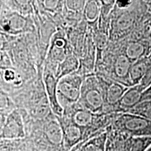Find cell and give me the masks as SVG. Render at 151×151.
<instances>
[{
    "label": "cell",
    "mask_w": 151,
    "mask_h": 151,
    "mask_svg": "<svg viewBox=\"0 0 151 151\" xmlns=\"http://www.w3.org/2000/svg\"><path fill=\"white\" fill-rule=\"evenodd\" d=\"M16 73L13 69H6L3 73V79L6 83H15L16 81Z\"/></svg>",
    "instance_id": "cell-26"
},
{
    "label": "cell",
    "mask_w": 151,
    "mask_h": 151,
    "mask_svg": "<svg viewBox=\"0 0 151 151\" xmlns=\"http://www.w3.org/2000/svg\"><path fill=\"white\" fill-rule=\"evenodd\" d=\"M109 134L114 140L117 151H146L151 146L150 137H132L114 131Z\"/></svg>",
    "instance_id": "cell-7"
},
{
    "label": "cell",
    "mask_w": 151,
    "mask_h": 151,
    "mask_svg": "<svg viewBox=\"0 0 151 151\" xmlns=\"http://www.w3.org/2000/svg\"><path fill=\"white\" fill-rule=\"evenodd\" d=\"M122 52L134 64L150 53L151 41L149 39L143 40L128 39L124 43Z\"/></svg>",
    "instance_id": "cell-10"
},
{
    "label": "cell",
    "mask_w": 151,
    "mask_h": 151,
    "mask_svg": "<svg viewBox=\"0 0 151 151\" xmlns=\"http://www.w3.org/2000/svg\"><path fill=\"white\" fill-rule=\"evenodd\" d=\"M86 1H67V8L73 11H80L84 9Z\"/></svg>",
    "instance_id": "cell-25"
},
{
    "label": "cell",
    "mask_w": 151,
    "mask_h": 151,
    "mask_svg": "<svg viewBox=\"0 0 151 151\" xmlns=\"http://www.w3.org/2000/svg\"><path fill=\"white\" fill-rule=\"evenodd\" d=\"M118 10V15L111 22L109 39L128 37L151 11L149 1H134L129 8Z\"/></svg>",
    "instance_id": "cell-1"
},
{
    "label": "cell",
    "mask_w": 151,
    "mask_h": 151,
    "mask_svg": "<svg viewBox=\"0 0 151 151\" xmlns=\"http://www.w3.org/2000/svg\"><path fill=\"white\" fill-rule=\"evenodd\" d=\"M146 151H151V146H149Z\"/></svg>",
    "instance_id": "cell-33"
},
{
    "label": "cell",
    "mask_w": 151,
    "mask_h": 151,
    "mask_svg": "<svg viewBox=\"0 0 151 151\" xmlns=\"http://www.w3.org/2000/svg\"><path fill=\"white\" fill-rule=\"evenodd\" d=\"M13 104L7 94L0 90V113L8 111L11 108Z\"/></svg>",
    "instance_id": "cell-23"
},
{
    "label": "cell",
    "mask_w": 151,
    "mask_h": 151,
    "mask_svg": "<svg viewBox=\"0 0 151 151\" xmlns=\"http://www.w3.org/2000/svg\"><path fill=\"white\" fill-rule=\"evenodd\" d=\"M79 63L76 58L73 56H68L61 62L59 67L58 79L63 78L66 76L70 75L71 73L76 70L78 68Z\"/></svg>",
    "instance_id": "cell-18"
},
{
    "label": "cell",
    "mask_w": 151,
    "mask_h": 151,
    "mask_svg": "<svg viewBox=\"0 0 151 151\" xmlns=\"http://www.w3.org/2000/svg\"><path fill=\"white\" fill-rule=\"evenodd\" d=\"M27 22L23 16L17 12L6 14L0 19L1 32L8 35H16L27 29Z\"/></svg>",
    "instance_id": "cell-11"
},
{
    "label": "cell",
    "mask_w": 151,
    "mask_h": 151,
    "mask_svg": "<svg viewBox=\"0 0 151 151\" xmlns=\"http://www.w3.org/2000/svg\"><path fill=\"white\" fill-rule=\"evenodd\" d=\"M80 99L84 109L96 115L106 114L104 98L97 76H91L83 81Z\"/></svg>",
    "instance_id": "cell-3"
},
{
    "label": "cell",
    "mask_w": 151,
    "mask_h": 151,
    "mask_svg": "<svg viewBox=\"0 0 151 151\" xmlns=\"http://www.w3.org/2000/svg\"><path fill=\"white\" fill-rule=\"evenodd\" d=\"M45 134L48 141L53 144H62L64 141V131L62 126L56 120H51L46 124Z\"/></svg>",
    "instance_id": "cell-13"
},
{
    "label": "cell",
    "mask_w": 151,
    "mask_h": 151,
    "mask_svg": "<svg viewBox=\"0 0 151 151\" xmlns=\"http://www.w3.org/2000/svg\"><path fill=\"white\" fill-rule=\"evenodd\" d=\"M127 113L138 115L151 120V99L143 101Z\"/></svg>",
    "instance_id": "cell-22"
},
{
    "label": "cell",
    "mask_w": 151,
    "mask_h": 151,
    "mask_svg": "<svg viewBox=\"0 0 151 151\" xmlns=\"http://www.w3.org/2000/svg\"><path fill=\"white\" fill-rule=\"evenodd\" d=\"M107 139L108 131L94 136L82 146L81 151H106Z\"/></svg>",
    "instance_id": "cell-16"
},
{
    "label": "cell",
    "mask_w": 151,
    "mask_h": 151,
    "mask_svg": "<svg viewBox=\"0 0 151 151\" xmlns=\"http://www.w3.org/2000/svg\"><path fill=\"white\" fill-rule=\"evenodd\" d=\"M109 40H110L109 37L104 32L99 30L94 35L93 41L94 46H95L96 49H97L98 59H100L102 56V53L104 52V50L108 46Z\"/></svg>",
    "instance_id": "cell-20"
},
{
    "label": "cell",
    "mask_w": 151,
    "mask_h": 151,
    "mask_svg": "<svg viewBox=\"0 0 151 151\" xmlns=\"http://www.w3.org/2000/svg\"><path fill=\"white\" fill-rule=\"evenodd\" d=\"M59 1H44L43 4L47 9H52L56 8L57 5L58 4Z\"/></svg>",
    "instance_id": "cell-30"
},
{
    "label": "cell",
    "mask_w": 151,
    "mask_h": 151,
    "mask_svg": "<svg viewBox=\"0 0 151 151\" xmlns=\"http://www.w3.org/2000/svg\"><path fill=\"white\" fill-rule=\"evenodd\" d=\"M148 100L147 90L143 91L138 85L129 87L119 101L117 113H127L143 101Z\"/></svg>",
    "instance_id": "cell-8"
},
{
    "label": "cell",
    "mask_w": 151,
    "mask_h": 151,
    "mask_svg": "<svg viewBox=\"0 0 151 151\" xmlns=\"http://www.w3.org/2000/svg\"><path fill=\"white\" fill-rule=\"evenodd\" d=\"M146 56L135 62L132 65L129 71V78L132 86L139 85L145 73L146 72L148 67L151 65Z\"/></svg>",
    "instance_id": "cell-14"
},
{
    "label": "cell",
    "mask_w": 151,
    "mask_h": 151,
    "mask_svg": "<svg viewBox=\"0 0 151 151\" xmlns=\"http://www.w3.org/2000/svg\"><path fill=\"white\" fill-rule=\"evenodd\" d=\"M3 113H0V133H1V129H2V127L4 126V124L5 122V119H3Z\"/></svg>",
    "instance_id": "cell-31"
},
{
    "label": "cell",
    "mask_w": 151,
    "mask_h": 151,
    "mask_svg": "<svg viewBox=\"0 0 151 151\" xmlns=\"http://www.w3.org/2000/svg\"><path fill=\"white\" fill-rule=\"evenodd\" d=\"M102 90L105 102V113H116L120 100L129 88L103 76H97Z\"/></svg>",
    "instance_id": "cell-4"
},
{
    "label": "cell",
    "mask_w": 151,
    "mask_h": 151,
    "mask_svg": "<svg viewBox=\"0 0 151 151\" xmlns=\"http://www.w3.org/2000/svg\"><path fill=\"white\" fill-rule=\"evenodd\" d=\"M6 44V38L4 33L0 32V52L4 50Z\"/></svg>",
    "instance_id": "cell-29"
},
{
    "label": "cell",
    "mask_w": 151,
    "mask_h": 151,
    "mask_svg": "<svg viewBox=\"0 0 151 151\" xmlns=\"http://www.w3.org/2000/svg\"><path fill=\"white\" fill-rule=\"evenodd\" d=\"M133 2L134 1H116L115 6L119 9H126L131 6Z\"/></svg>",
    "instance_id": "cell-28"
},
{
    "label": "cell",
    "mask_w": 151,
    "mask_h": 151,
    "mask_svg": "<svg viewBox=\"0 0 151 151\" xmlns=\"http://www.w3.org/2000/svg\"><path fill=\"white\" fill-rule=\"evenodd\" d=\"M106 151H117L116 144L112 137L109 134L108 132V139L106 141Z\"/></svg>",
    "instance_id": "cell-27"
},
{
    "label": "cell",
    "mask_w": 151,
    "mask_h": 151,
    "mask_svg": "<svg viewBox=\"0 0 151 151\" xmlns=\"http://www.w3.org/2000/svg\"><path fill=\"white\" fill-rule=\"evenodd\" d=\"M1 60H2V55H1V52H0V62H1Z\"/></svg>",
    "instance_id": "cell-32"
},
{
    "label": "cell",
    "mask_w": 151,
    "mask_h": 151,
    "mask_svg": "<svg viewBox=\"0 0 151 151\" xmlns=\"http://www.w3.org/2000/svg\"><path fill=\"white\" fill-rule=\"evenodd\" d=\"M83 83L82 78L78 76H66L58 81V94H60L67 102H77L81 98Z\"/></svg>",
    "instance_id": "cell-5"
},
{
    "label": "cell",
    "mask_w": 151,
    "mask_h": 151,
    "mask_svg": "<svg viewBox=\"0 0 151 151\" xmlns=\"http://www.w3.org/2000/svg\"><path fill=\"white\" fill-rule=\"evenodd\" d=\"M150 93H151V87L150 88Z\"/></svg>",
    "instance_id": "cell-35"
},
{
    "label": "cell",
    "mask_w": 151,
    "mask_h": 151,
    "mask_svg": "<svg viewBox=\"0 0 151 151\" xmlns=\"http://www.w3.org/2000/svg\"><path fill=\"white\" fill-rule=\"evenodd\" d=\"M63 131L66 141L70 144L77 142L82 137V129L73 123L68 124L63 128Z\"/></svg>",
    "instance_id": "cell-19"
},
{
    "label": "cell",
    "mask_w": 151,
    "mask_h": 151,
    "mask_svg": "<svg viewBox=\"0 0 151 151\" xmlns=\"http://www.w3.org/2000/svg\"><path fill=\"white\" fill-rule=\"evenodd\" d=\"M113 129L132 137L151 138V120L132 113H118L113 121Z\"/></svg>",
    "instance_id": "cell-2"
},
{
    "label": "cell",
    "mask_w": 151,
    "mask_h": 151,
    "mask_svg": "<svg viewBox=\"0 0 151 151\" xmlns=\"http://www.w3.org/2000/svg\"><path fill=\"white\" fill-rule=\"evenodd\" d=\"M96 116L97 115L94 114L84 108L78 109L72 116L73 124L81 129L91 127L95 120L94 117Z\"/></svg>",
    "instance_id": "cell-15"
},
{
    "label": "cell",
    "mask_w": 151,
    "mask_h": 151,
    "mask_svg": "<svg viewBox=\"0 0 151 151\" xmlns=\"http://www.w3.org/2000/svg\"><path fill=\"white\" fill-rule=\"evenodd\" d=\"M143 91H146L151 87V65L149 66L146 72L138 85Z\"/></svg>",
    "instance_id": "cell-24"
},
{
    "label": "cell",
    "mask_w": 151,
    "mask_h": 151,
    "mask_svg": "<svg viewBox=\"0 0 151 151\" xmlns=\"http://www.w3.org/2000/svg\"><path fill=\"white\" fill-rule=\"evenodd\" d=\"M43 82L51 110L58 116H62L63 107L60 104L58 96V80L50 71H46L43 76Z\"/></svg>",
    "instance_id": "cell-12"
},
{
    "label": "cell",
    "mask_w": 151,
    "mask_h": 151,
    "mask_svg": "<svg viewBox=\"0 0 151 151\" xmlns=\"http://www.w3.org/2000/svg\"><path fill=\"white\" fill-rule=\"evenodd\" d=\"M65 41L62 38H58L55 40L51 53L52 58H54L53 60L62 62L65 59Z\"/></svg>",
    "instance_id": "cell-21"
},
{
    "label": "cell",
    "mask_w": 151,
    "mask_h": 151,
    "mask_svg": "<svg viewBox=\"0 0 151 151\" xmlns=\"http://www.w3.org/2000/svg\"><path fill=\"white\" fill-rule=\"evenodd\" d=\"M100 11H101V1H86L83 9L85 18L90 23H95L99 19Z\"/></svg>",
    "instance_id": "cell-17"
},
{
    "label": "cell",
    "mask_w": 151,
    "mask_h": 151,
    "mask_svg": "<svg viewBox=\"0 0 151 151\" xmlns=\"http://www.w3.org/2000/svg\"><path fill=\"white\" fill-rule=\"evenodd\" d=\"M150 40L151 41V32H150Z\"/></svg>",
    "instance_id": "cell-34"
},
{
    "label": "cell",
    "mask_w": 151,
    "mask_h": 151,
    "mask_svg": "<svg viewBox=\"0 0 151 151\" xmlns=\"http://www.w3.org/2000/svg\"><path fill=\"white\" fill-rule=\"evenodd\" d=\"M24 137L25 131L22 116L18 110H13L6 118L0 133V140H13Z\"/></svg>",
    "instance_id": "cell-6"
},
{
    "label": "cell",
    "mask_w": 151,
    "mask_h": 151,
    "mask_svg": "<svg viewBox=\"0 0 151 151\" xmlns=\"http://www.w3.org/2000/svg\"><path fill=\"white\" fill-rule=\"evenodd\" d=\"M133 64L123 52L117 55L113 60L112 78L111 79L124 86L132 87L129 78V71Z\"/></svg>",
    "instance_id": "cell-9"
}]
</instances>
